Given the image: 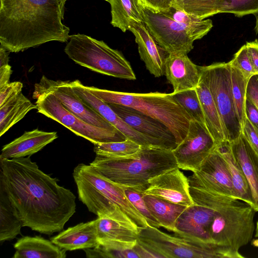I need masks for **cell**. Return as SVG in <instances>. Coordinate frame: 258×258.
<instances>
[{
	"instance_id": "cell-1",
	"label": "cell",
	"mask_w": 258,
	"mask_h": 258,
	"mask_svg": "<svg viewBox=\"0 0 258 258\" xmlns=\"http://www.w3.org/2000/svg\"><path fill=\"white\" fill-rule=\"evenodd\" d=\"M0 186L23 227L46 235L62 231L76 212L75 195L41 171L30 156L0 159Z\"/></svg>"
},
{
	"instance_id": "cell-2",
	"label": "cell",
	"mask_w": 258,
	"mask_h": 258,
	"mask_svg": "<svg viewBox=\"0 0 258 258\" xmlns=\"http://www.w3.org/2000/svg\"><path fill=\"white\" fill-rule=\"evenodd\" d=\"M66 0H0V43L18 52L51 41L67 42Z\"/></svg>"
},
{
	"instance_id": "cell-3",
	"label": "cell",
	"mask_w": 258,
	"mask_h": 258,
	"mask_svg": "<svg viewBox=\"0 0 258 258\" xmlns=\"http://www.w3.org/2000/svg\"><path fill=\"white\" fill-rule=\"evenodd\" d=\"M73 176L79 199L98 217L113 219L138 233L149 226L128 199L123 187L102 176L90 165L79 164Z\"/></svg>"
},
{
	"instance_id": "cell-4",
	"label": "cell",
	"mask_w": 258,
	"mask_h": 258,
	"mask_svg": "<svg viewBox=\"0 0 258 258\" xmlns=\"http://www.w3.org/2000/svg\"><path fill=\"white\" fill-rule=\"evenodd\" d=\"M90 165L112 182L142 193L150 179L178 168L172 150L152 147H142L136 153L124 157L96 154Z\"/></svg>"
},
{
	"instance_id": "cell-5",
	"label": "cell",
	"mask_w": 258,
	"mask_h": 258,
	"mask_svg": "<svg viewBox=\"0 0 258 258\" xmlns=\"http://www.w3.org/2000/svg\"><path fill=\"white\" fill-rule=\"evenodd\" d=\"M86 87L91 93L107 103L128 106L160 121L172 133L177 145L186 136L191 119L174 99L171 93H127Z\"/></svg>"
},
{
	"instance_id": "cell-6",
	"label": "cell",
	"mask_w": 258,
	"mask_h": 258,
	"mask_svg": "<svg viewBox=\"0 0 258 258\" xmlns=\"http://www.w3.org/2000/svg\"><path fill=\"white\" fill-rule=\"evenodd\" d=\"M64 50L76 63L94 72L119 79H136L123 54L102 40L85 34L70 35Z\"/></svg>"
},
{
	"instance_id": "cell-7",
	"label": "cell",
	"mask_w": 258,
	"mask_h": 258,
	"mask_svg": "<svg viewBox=\"0 0 258 258\" xmlns=\"http://www.w3.org/2000/svg\"><path fill=\"white\" fill-rule=\"evenodd\" d=\"M255 212L250 205L239 201L219 209L209 228L211 242L237 258L244 257L239 250L252 239Z\"/></svg>"
},
{
	"instance_id": "cell-8",
	"label": "cell",
	"mask_w": 258,
	"mask_h": 258,
	"mask_svg": "<svg viewBox=\"0 0 258 258\" xmlns=\"http://www.w3.org/2000/svg\"><path fill=\"white\" fill-rule=\"evenodd\" d=\"M138 242L159 257L236 258L214 244L169 235L150 226L140 229Z\"/></svg>"
},
{
	"instance_id": "cell-9",
	"label": "cell",
	"mask_w": 258,
	"mask_h": 258,
	"mask_svg": "<svg viewBox=\"0 0 258 258\" xmlns=\"http://www.w3.org/2000/svg\"><path fill=\"white\" fill-rule=\"evenodd\" d=\"M200 78L209 88L217 108L226 141L231 143L242 134L232 96L230 65L217 62L199 66Z\"/></svg>"
},
{
	"instance_id": "cell-10",
	"label": "cell",
	"mask_w": 258,
	"mask_h": 258,
	"mask_svg": "<svg viewBox=\"0 0 258 258\" xmlns=\"http://www.w3.org/2000/svg\"><path fill=\"white\" fill-rule=\"evenodd\" d=\"M33 98L38 112L61 124L76 135L93 144L120 142L126 137L120 132L110 131L86 122L67 109L51 91L34 90Z\"/></svg>"
},
{
	"instance_id": "cell-11",
	"label": "cell",
	"mask_w": 258,
	"mask_h": 258,
	"mask_svg": "<svg viewBox=\"0 0 258 258\" xmlns=\"http://www.w3.org/2000/svg\"><path fill=\"white\" fill-rule=\"evenodd\" d=\"M143 23L158 44L169 54H187L194 48L188 29L163 12H155L144 6Z\"/></svg>"
},
{
	"instance_id": "cell-12",
	"label": "cell",
	"mask_w": 258,
	"mask_h": 258,
	"mask_svg": "<svg viewBox=\"0 0 258 258\" xmlns=\"http://www.w3.org/2000/svg\"><path fill=\"white\" fill-rule=\"evenodd\" d=\"M217 146L206 125L191 120L186 136L172 151L179 169L195 172Z\"/></svg>"
},
{
	"instance_id": "cell-13",
	"label": "cell",
	"mask_w": 258,
	"mask_h": 258,
	"mask_svg": "<svg viewBox=\"0 0 258 258\" xmlns=\"http://www.w3.org/2000/svg\"><path fill=\"white\" fill-rule=\"evenodd\" d=\"M187 178L189 187L205 189L237 200L228 164L217 147L200 168Z\"/></svg>"
},
{
	"instance_id": "cell-14",
	"label": "cell",
	"mask_w": 258,
	"mask_h": 258,
	"mask_svg": "<svg viewBox=\"0 0 258 258\" xmlns=\"http://www.w3.org/2000/svg\"><path fill=\"white\" fill-rule=\"evenodd\" d=\"M34 90L52 92L67 109L88 123L110 131L120 132L85 104L75 93L69 81H54L43 75L39 82L35 84Z\"/></svg>"
},
{
	"instance_id": "cell-15",
	"label": "cell",
	"mask_w": 258,
	"mask_h": 258,
	"mask_svg": "<svg viewBox=\"0 0 258 258\" xmlns=\"http://www.w3.org/2000/svg\"><path fill=\"white\" fill-rule=\"evenodd\" d=\"M69 82L75 93L85 104L99 113L121 132L127 139L142 147L169 150L162 142L146 136L132 127L113 110L108 104L91 93L79 80H76Z\"/></svg>"
},
{
	"instance_id": "cell-16",
	"label": "cell",
	"mask_w": 258,
	"mask_h": 258,
	"mask_svg": "<svg viewBox=\"0 0 258 258\" xmlns=\"http://www.w3.org/2000/svg\"><path fill=\"white\" fill-rule=\"evenodd\" d=\"M143 194L186 207L195 204L190 194L188 178L179 168L150 179L149 185Z\"/></svg>"
},
{
	"instance_id": "cell-17",
	"label": "cell",
	"mask_w": 258,
	"mask_h": 258,
	"mask_svg": "<svg viewBox=\"0 0 258 258\" xmlns=\"http://www.w3.org/2000/svg\"><path fill=\"white\" fill-rule=\"evenodd\" d=\"M107 104L119 116L138 132L162 142L170 150L177 146L172 133L160 121L128 106Z\"/></svg>"
},
{
	"instance_id": "cell-18",
	"label": "cell",
	"mask_w": 258,
	"mask_h": 258,
	"mask_svg": "<svg viewBox=\"0 0 258 258\" xmlns=\"http://www.w3.org/2000/svg\"><path fill=\"white\" fill-rule=\"evenodd\" d=\"M216 212L213 209L196 204L187 207L178 218L173 234L212 243L209 228Z\"/></svg>"
},
{
	"instance_id": "cell-19",
	"label": "cell",
	"mask_w": 258,
	"mask_h": 258,
	"mask_svg": "<svg viewBox=\"0 0 258 258\" xmlns=\"http://www.w3.org/2000/svg\"><path fill=\"white\" fill-rule=\"evenodd\" d=\"M129 30L135 37L140 56L148 71L155 77L165 75V63L169 54L158 44L144 23H134Z\"/></svg>"
},
{
	"instance_id": "cell-20",
	"label": "cell",
	"mask_w": 258,
	"mask_h": 258,
	"mask_svg": "<svg viewBox=\"0 0 258 258\" xmlns=\"http://www.w3.org/2000/svg\"><path fill=\"white\" fill-rule=\"evenodd\" d=\"M165 75L173 87V93L196 89L200 79L199 66L185 54H168L165 63Z\"/></svg>"
},
{
	"instance_id": "cell-21",
	"label": "cell",
	"mask_w": 258,
	"mask_h": 258,
	"mask_svg": "<svg viewBox=\"0 0 258 258\" xmlns=\"http://www.w3.org/2000/svg\"><path fill=\"white\" fill-rule=\"evenodd\" d=\"M58 138L56 132L36 128L26 131L20 137L3 146L0 159H12L31 156Z\"/></svg>"
},
{
	"instance_id": "cell-22",
	"label": "cell",
	"mask_w": 258,
	"mask_h": 258,
	"mask_svg": "<svg viewBox=\"0 0 258 258\" xmlns=\"http://www.w3.org/2000/svg\"><path fill=\"white\" fill-rule=\"evenodd\" d=\"M230 144L233 155L240 165L250 187L252 208L258 212V154L242 134Z\"/></svg>"
},
{
	"instance_id": "cell-23",
	"label": "cell",
	"mask_w": 258,
	"mask_h": 258,
	"mask_svg": "<svg viewBox=\"0 0 258 258\" xmlns=\"http://www.w3.org/2000/svg\"><path fill=\"white\" fill-rule=\"evenodd\" d=\"M50 240L66 251L95 247L99 243L97 220L69 227L51 237Z\"/></svg>"
},
{
	"instance_id": "cell-24",
	"label": "cell",
	"mask_w": 258,
	"mask_h": 258,
	"mask_svg": "<svg viewBox=\"0 0 258 258\" xmlns=\"http://www.w3.org/2000/svg\"><path fill=\"white\" fill-rule=\"evenodd\" d=\"M13 258H65L66 250L40 236H25L14 244Z\"/></svg>"
},
{
	"instance_id": "cell-25",
	"label": "cell",
	"mask_w": 258,
	"mask_h": 258,
	"mask_svg": "<svg viewBox=\"0 0 258 258\" xmlns=\"http://www.w3.org/2000/svg\"><path fill=\"white\" fill-rule=\"evenodd\" d=\"M111 24L125 32L135 22L143 23L144 6L141 0H110Z\"/></svg>"
},
{
	"instance_id": "cell-26",
	"label": "cell",
	"mask_w": 258,
	"mask_h": 258,
	"mask_svg": "<svg viewBox=\"0 0 258 258\" xmlns=\"http://www.w3.org/2000/svg\"><path fill=\"white\" fill-rule=\"evenodd\" d=\"M196 89L202 107L206 126L218 146L226 140L215 102L209 88L201 78Z\"/></svg>"
},
{
	"instance_id": "cell-27",
	"label": "cell",
	"mask_w": 258,
	"mask_h": 258,
	"mask_svg": "<svg viewBox=\"0 0 258 258\" xmlns=\"http://www.w3.org/2000/svg\"><path fill=\"white\" fill-rule=\"evenodd\" d=\"M217 148L228 164L236 198L252 207L253 200L250 187L240 165L233 155L230 143L224 141L218 145Z\"/></svg>"
},
{
	"instance_id": "cell-28",
	"label": "cell",
	"mask_w": 258,
	"mask_h": 258,
	"mask_svg": "<svg viewBox=\"0 0 258 258\" xmlns=\"http://www.w3.org/2000/svg\"><path fill=\"white\" fill-rule=\"evenodd\" d=\"M98 240L110 241L133 248L138 242V233L113 219L98 217Z\"/></svg>"
},
{
	"instance_id": "cell-29",
	"label": "cell",
	"mask_w": 258,
	"mask_h": 258,
	"mask_svg": "<svg viewBox=\"0 0 258 258\" xmlns=\"http://www.w3.org/2000/svg\"><path fill=\"white\" fill-rule=\"evenodd\" d=\"M143 199L161 227L174 232L178 218L187 207L172 203L152 195H144Z\"/></svg>"
},
{
	"instance_id": "cell-30",
	"label": "cell",
	"mask_w": 258,
	"mask_h": 258,
	"mask_svg": "<svg viewBox=\"0 0 258 258\" xmlns=\"http://www.w3.org/2000/svg\"><path fill=\"white\" fill-rule=\"evenodd\" d=\"M23 223L6 192L0 186V242L15 238L21 234Z\"/></svg>"
},
{
	"instance_id": "cell-31",
	"label": "cell",
	"mask_w": 258,
	"mask_h": 258,
	"mask_svg": "<svg viewBox=\"0 0 258 258\" xmlns=\"http://www.w3.org/2000/svg\"><path fill=\"white\" fill-rule=\"evenodd\" d=\"M37 109L22 92L0 107V136L23 119L30 110Z\"/></svg>"
},
{
	"instance_id": "cell-32",
	"label": "cell",
	"mask_w": 258,
	"mask_h": 258,
	"mask_svg": "<svg viewBox=\"0 0 258 258\" xmlns=\"http://www.w3.org/2000/svg\"><path fill=\"white\" fill-rule=\"evenodd\" d=\"M163 12L183 24L188 29L194 41L203 38L213 27L211 20L198 19L173 6Z\"/></svg>"
},
{
	"instance_id": "cell-33",
	"label": "cell",
	"mask_w": 258,
	"mask_h": 258,
	"mask_svg": "<svg viewBox=\"0 0 258 258\" xmlns=\"http://www.w3.org/2000/svg\"><path fill=\"white\" fill-rule=\"evenodd\" d=\"M224 0H173V7L204 20L220 13Z\"/></svg>"
},
{
	"instance_id": "cell-34",
	"label": "cell",
	"mask_w": 258,
	"mask_h": 258,
	"mask_svg": "<svg viewBox=\"0 0 258 258\" xmlns=\"http://www.w3.org/2000/svg\"><path fill=\"white\" fill-rule=\"evenodd\" d=\"M230 79L235 107L242 130L246 118L245 105L247 87L249 81L244 78L237 68L231 65Z\"/></svg>"
},
{
	"instance_id": "cell-35",
	"label": "cell",
	"mask_w": 258,
	"mask_h": 258,
	"mask_svg": "<svg viewBox=\"0 0 258 258\" xmlns=\"http://www.w3.org/2000/svg\"><path fill=\"white\" fill-rule=\"evenodd\" d=\"M93 248L84 249L88 258H139L133 248L110 241H98Z\"/></svg>"
},
{
	"instance_id": "cell-36",
	"label": "cell",
	"mask_w": 258,
	"mask_h": 258,
	"mask_svg": "<svg viewBox=\"0 0 258 258\" xmlns=\"http://www.w3.org/2000/svg\"><path fill=\"white\" fill-rule=\"evenodd\" d=\"M171 95L188 113L191 120L205 125L202 107L196 89L172 93Z\"/></svg>"
},
{
	"instance_id": "cell-37",
	"label": "cell",
	"mask_w": 258,
	"mask_h": 258,
	"mask_svg": "<svg viewBox=\"0 0 258 258\" xmlns=\"http://www.w3.org/2000/svg\"><path fill=\"white\" fill-rule=\"evenodd\" d=\"M142 146L126 139L120 142L98 143L94 144L95 154L108 156L124 157L133 155L140 151Z\"/></svg>"
},
{
	"instance_id": "cell-38",
	"label": "cell",
	"mask_w": 258,
	"mask_h": 258,
	"mask_svg": "<svg viewBox=\"0 0 258 258\" xmlns=\"http://www.w3.org/2000/svg\"><path fill=\"white\" fill-rule=\"evenodd\" d=\"M220 13H230L242 17L258 14V0H224Z\"/></svg>"
},
{
	"instance_id": "cell-39",
	"label": "cell",
	"mask_w": 258,
	"mask_h": 258,
	"mask_svg": "<svg viewBox=\"0 0 258 258\" xmlns=\"http://www.w3.org/2000/svg\"><path fill=\"white\" fill-rule=\"evenodd\" d=\"M123 189L128 199L145 218L148 225L157 228L161 227L160 224L152 214L145 203L143 199V194L131 187H123Z\"/></svg>"
},
{
	"instance_id": "cell-40",
	"label": "cell",
	"mask_w": 258,
	"mask_h": 258,
	"mask_svg": "<svg viewBox=\"0 0 258 258\" xmlns=\"http://www.w3.org/2000/svg\"><path fill=\"white\" fill-rule=\"evenodd\" d=\"M229 62L231 66L237 68L248 81L251 77L256 75L248 56L245 44L237 51L233 59Z\"/></svg>"
},
{
	"instance_id": "cell-41",
	"label": "cell",
	"mask_w": 258,
	"mask_h": 258,
	"mask_svg": "<svg viewBox=\"0 0 258 258\" xmlns=\"http://www.w3.org/2000/svg\"><path fill=\"white\" fill-rule=\"evenodd\" d=\"M23 87L21 82L16 81L0 87V107L22 92Z\"/></svg>"
},
{
	"instance_id": "cell-42",
	"label": "cell",
	"mask_w": 258,
	"mask_h": 258,
	"mask_svg": "<svg viewBox=\"0 0 258 258\" xmlns=\"http://www.w3.org/2000/svg\"><path fill=\"white\" fill-rule=\"evenodd\" d=\"M242 134L258 154V129L247 118L242 130Z\"/></svg>"
},
{
	"instance_id": "cell-43",
	"label": "cell",
	"mask_w": 258,
	"mask_h": 258,
	"mask_svg": "<svg viewBox=\"0 0 258 258\" xmlns=\"http://www.w3.org/2000/svg\"><path fill=\"white\" fill-rule=\"evenodd\" d=\"M143 6L155 12H164L172 7L173 0H141Z\"/></svg>"
},
{
	"instance_id": "cell-44",
	"label": "cell",
	"mask_w": 258,
	"mask_h": 258,
	"mask_svg": "<svg viewBox=\"0 0 258 258\" xmlns=\"http://www.w3.org/2000/svg\"><path fill=\"white\" fill-rule=\"evenodd\" d=\"M246 98L258 109V75L253 76L249 80L247 87Z\"/></svg>"
},
{
	"instance_id": "cell-45",
	"label": "cell",
	"mask_w": 258,
	"mask_h": 258,
	"mask_svg": "<svg viewBox=\"0 0 258 258\" xmlns=\"http://www.w3.org/2000/svg\"><path fill=\"white\" fill-rule=\"evenodd\" d=\"M247 51L256 75H258V40L245 44Z\"/></svg>"
},
{
	"instance_id": "cell-46",
	"label": "cell",
	"mask_w": 258,
	"mask_h": 258,
	"mask_svg": "<svg viewBox=\"0 0 258 258\" xmlns=\"http://www.w3.org/2000/svg\"><path fill=\"white\" fill-rule=\"evenodd\" d=\"M245 109L246 118L258 129V109L247 98L246 100Z\"/></svg>"
},
{
	"instance_id": "cell-47",
	"label": "cell",
	"mask_w": 258,
	"mask_h": 258,
	"mask_svg": "<svg viewBox=\"0 0 258 258\" xmlns=\"http://www.w3.org/2000/svg\"><path fill=\"white\" fill-rule=\"evenodd\" d=\"M12 70L9 64H6L0 66V87L10 83V79Z\"/></svg>"
},
{
	"instance_id": "cell-48",
	"label": "cell",
	"mask_w": 258,
	"mask_h": 258,
	"mask_svg": "<svg viewBox=\"0 0 258 258\" xmlns=\"http://www.w3.org/2000/svg\"><path fill=\"white\" fill-rule=\"evenodd\" d=\"M134 249L139 255V258L159 257L157 255L146 249L138 242L134 247Z\"/></svg>"
},
{
	"instance_id": "cell-49",
	"label": "cell",
	"mask_w": 258,
	"mask_h": 258,
	"mask_svg": "<svg viewBox=\"0 0 258 258\" xmlns=\"http://www.w3.org/2000/svg\"><path fill=\"white\" fill-rule=\"evenodd\" d=\"M9 51L0 45V66L9 64Z\"/></svg>"
},
{
	"instance_id": "cell-50",
	"label": "cell",
	"mask_w": 258,
	"mask_h": 258,
	"mask_svg": "<svg viewBox=\"0 0 258 258\" xmlns=\"http://www.w3.org/2000/svg\"><path fill=\"white\" fill-rule=\"evenodd\" d=\"M254 30L256 33V34L258 35V16L256 17V23H255V26L254 27Z\"/></svg>"
},
{
	"instance_id": "cell-51",
	"label": "cell",
	"mask_w": 258,
	"mask_h": 258,
	"mask_svg": "<svg viewBox=\"0 0 258 258\" xmlns=\"http://www.w3.org/2000/svg\"><path fill=\"white\" fill-rule=\"evenodd\" d=\"M255 235L254 236L255 237H257L258 238V220L256 222V226H255Z\"/></svg>"
},
{
	"instance_id": "cell-52",
	"label": "cell",
	"mask_w": 258,
	"mask_h": 258,
	"mask_svg": "<svg viewBox=\"0 0 258 258\" xmlns=\"http://www.w3.org/2000/svg\"><path fill=\"white\" fill-rule=\"evenodd\" d=\"M66 1H67V0H66ZM104 1H107V2H109V1H110V0H104Z\"/></svg>"
}]
</instances>
